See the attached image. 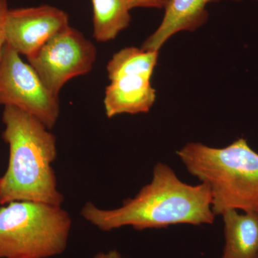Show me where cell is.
<instances>
[{"instance_id":"obj_1","label":"cell","mask_w":258,"mask_h":258,"mask_svg":"<svg viewBox=\"0 0 258 258\" xmlns=\"http://www.w3.org/2000/svg\"><path fill=\"white\" fill-rule=\"evenodd\" d=\"M81 215L107 232L125 226L144 230L181 224L211 225L215 218L208 185L183 182L170 166L161 162L154 166L151 182L119 208L104 210L87 203Z\"/></svg>"},{"instance_id":"obj_2","label":"cell","mask_w":258,"mask_h":258,"mask_svg":"<svg viewBox=\"0 0 258 258\" xmlns=\"http://www.w3.org/2000/svg\"><path fill=\"white\" fill-rule=\"evenodd\" d=\"M3 139L9 146V161L0 177V205L28 201L62 206L52 164L57 157L56 137L40 120L5 106Z\"/></svg>"},{"instance_id":"obj_3","label":"cell","mask_w":258,"mask_h":258,"mask_svg":"<svg viewBox=\"0 0 258 258\" xmlns=\"http://www.w3.org/2000/svg\"><path fill=\"white\" fill-rule=\"evenodd\" d=\"M176 154L189 174L208 185L215 216L258 212V153L245 139L223 148L191 142Z\"/></svg>"},{"instance_id":"obj_4","label":"cell","mask_w":258,"mask_h":258,"mask_svg":"<svg viewBox=\"0 0 258 258\" xmlns=\"http://www.w3.org/2000/svg\"><path fill=\"white\" fill-rule=\"evenodd\" d=\"M72 220L62 206L13 202L0 208V258H50L67 247Z\"/></svg>"},{"instance_id":"obj_5","label":"cell","mask_w":258,"mask_h":258,"mask_svg":"<svg viewBox=\"0 0 258 258\" xmlns=\"http://www.w3.org/2000/svg\"><path fill=\"white\" fill-rule=\"evenodd\" d=\"M96 57L93 42L69 26L27 59L45 87L58 97L68 81L92 70Z\"/></svg>"},{"instance_id":"obj_6","label":"cell","mask_w":258,"mask_h":258,"mask_svg":"<svg viewBox=\"0 0 258 258\" xmlns=\"http://www.w3.org/2000/svg\"><path fill=\"white\" fill-rule=\"evenodd\" d=\"M0 105L33 115L50 130L60 115L58 97L48 91L32 66L7 44L0 64Z\"/></svg>"},{"instance_id":"obj_7","label":"cell","mask_w":258,"mask_h":258,"mask_svg":"<svg viewBox=\"0 0 258 258\" xmlns=\"http://www.w3.org/2000/svg\"><path fill=\"white\" fill-rule=\"evenodd\" d=\"M69 26L67 13L50 5L9 9L5 24L7 45L29 57Z\"/></svg>"},{"instance_id":"obj_8","label":"cell","mask_w":258,"mask_h":258,"mask_svg":"<svg viewBox=\"0 0 258 258\" xmlns=\"http://www.w3.org/2000/svg\"><path fill=\"white\" fill-rule=\"evenodd\" d=\"M103 100L108 118L123 114L148 113L156 101L151 78L128 74L111 80Z\"/></svg>"},{"instance_id":"obj_9","label":"cell","mask_w":258,"mask_h":258,"mask_svg":"<svg viewBox=\"0 0 258 258\" xmlns=\"http://www.w3.org/2000/svg\"><path fill=\"white\" fill-rule=\"evenodd\" d=\"M210 0H170L165 8L162 21L155 32L148 37L142 48L160 50L168 40L177 32L195 31L208 19L207 4Z\"/></svg>"},{"instance_id":"obj_10","label":"cell","mask_w":258,"mask_h":258,"mask_svg":"<svg viewBox=\"0 0 258 258\" xmlns=\"http://www.w3.org/2000/svg\"><path fill=\"white\" fill-rule=\"evenodd\" d=\"M225 244L221 258H255L258 254V212L229 210L222 215Z\"/></svg>"},{"instance_id":"obj_11","label":"cell","mask_w":258,"mask_h":258,"mask_svg":"<svg viewBox=\"0 0 258 258\" xmlns=\"http://www.w3.org/2000/svg\"><path fill=\"white\" fill-rule=\"evenodd\" d=\"M93 37L98 42L113 40L131 23L128 0H91Z\"/></svg>"},{"instance_id":"obj_12","label":"cell","mask_w":258,"mask_h":258,"mask_svg":"<svg viewBox=\"0 0 258 258\" xmlns=\"http://www.w3.org/2000/svg\"><path fill=\"white\" fill-rule=\"evenodd\" d=\"M158 56V51L125 47L115 53L107 64L108 79L111 81L128 74L142 75L152 79Z\"/></svg>"},{"instance_id":"obj_13","label":"cell","mask_w":258,"mask_h":258,"mask_svg":"<svg viewBox=\"0 0 258 258\" xmlns=\"http://www.w3.org/2000/svg\"><path fill=\"white\" fill-rule=\"evenodd\" d=\"M8 0H0V64L3 60V52L6 45V37H5V19L8 10Z\"/></svg>"},{"instance_id":"obj_14","label":"cell","mask_w":258,"mask_h":258,"mask_svg":"<svg viewBox=\"0 0 258 258\" xmlns=\"http://www.w3.org/2000/svg\"><path fill=\"white\" fill-rule=\"evenodd\" d=\"M170 0H128L131 10L137 8L165 9Z\"/></svg>"},{"instance_id":"obj_15","label":"cell","mask_w":258,"mask_h":258,"mask_svg":"<svg viewBox=\"0 0 258 258\" xmlns=\"http://www.w3.org/2000/svg\"><path fill=\"white\" fill-rule=\"evenodd\" d=\"M93 258H126L122 256L118 251L115 249L108 251L106 252H100V253L96 254Z\"/></svg>"},{"instance_id":"obj_16","label":"cell","mask_w":258,"mask_h":258,"mask_svg":"<svg viewBox=\"0 0 258 258\" xmlns=\"http://www.w3.org/2000/svg\"><path fill=\"white\" fill-rule=\"evenodd\" d=\"M220 1H242V0H210V2H215V3ZM255 1L258 3V0H255Z\"/></svg>"},{"instance_id":"obj_17","label":"cell","mask_w":258,"mask_h":258,"mask_svg":"<svg viewBox=\"0 0 258 258\" xmlns=\"http://www.w3.org/2000/svg\"><path fill=\"white\" fill-rule=\"evenodd\" d=\"M255 258H258V254H257V255L256 256V257Z\"/></svg>"}]
</instances>
